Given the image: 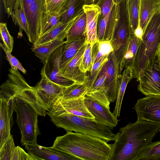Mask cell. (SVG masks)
Here are the masks:
<instances>
[{
    "mask_svg": "<svg viewBox=\"0 0 160 160\" xmlns=\"http://www.w3.org/2000/svg\"><path fill=\"white\" fill-rule=\"evenodd\" d=\"M67 0H45L47 11L49 15L59 13Z\"/></svg>",
    "mask_w": 160,
    "mask_h": 160,
    "instance_id": "cell-38",
    "label": "cell"
},
{
    "mask_svg": "<svg viewBox=\"0 0 160 160\" xmlns=\"http://www.w3.org/2000/svg\"><path fill=\"white\" fill-rule=\"evenodd\" d=\"M99 0H85V4L90 5L96 4Z\"/></svg>",
    "mask_w": 160,
    "mask_h": 160,
    "instance_id": "cell-45",
    "label": "cell"
},
{
    "mask_svg": "<svg viewBox=\"0 0 160 160\" xmlns=\"http://www.w3.org/2000/svg\"><path fill=\"white\" fill-rule=\"evenodd\" d=\"M6 12L8 17L11 16L13 6L16 0H2Z\"/></svg>",
    "mask_w": 160,
    "mask_h": 160,
    "instance_id": "cell-43",
    "label": "cell"
},
{
    "mask_svg": "<svg viewBox=\"0 0 160 160\" xmlns=\"http://www.w3.org/2000/svg\"><path fill=\"white\" fill-rule=\"evenodd\" d=\"M0 32L1 38L3 42V44L8 50L11 52L13 48V37L9 33L6 23L0 22Z\"/></svg>",
    "mask_w": 160,
    "mask_h": 160,
    "instance_id": "cell-37",
    "label": "cell"
},
{
    "mask_svg": "<svg viewBox=\"0 0 160 160\" xmlns=\"http://www.w3.org/2000/svg\"><path fill=\"white\" fill-rule=\"evenodd\" d=\"M138 160H160V140L150 143L142 152Z\"/></svg>",
    "mask_w": 160,
    "mask_h": 160,
    "instance_id": "cell-33",
    "label": "cell"
},
{
    "mask_svg": "<svg viewBox=\"0 0 160 160\" xmlns=\"http://www.w3.org/2000/svg\"><path fill=\"white\" fill-rule=\"evenodd\" d=\"M83 11L70 21L62 23L42 35L32 46L38 45L53 40L66 38L69 29Z\"/></svg>",
    "mask_w": 160,
    "mask_h": 160,
    "instance_id": "cell-21",
    "label": "cell"
},
{
    "mask_svg": "<svg viewBox=\"0 0 160 160\" xmlns=\"http://www.w3.org/2000/svg\"><path fill=\"white\" fill-rule=\"evenodd\" d=\"M83 9L87 18L86 42L92 46L99 41L97 28L100 8L96 4H85Z\"/></svg>",
    "mask_w": 160,
    "mask_h": 160,
    "instance_id": "cell-20",
    "label": "cell"
},
{
    "mask_svg": "<svg viewBox=\"0 0 160 160\" xmlns=\"http://www.w3.org/2000/svg\"><path fill=\"white\" fill-rule=\"evenodd\" d=\"M137 120L160 124V96L149 95L139 99L133 108Z\"/></svg>",
    "mask_w": 160,
    "mask_h": 160,
    "instance_id": "cell-14",
    "label": "cell"
},
{
    "mask_svg": "<svg viewBox=\"0 0 160 160\" xmlns=\"http://www.w3.org/2000/svg\"><path fill=\"white\" fill-rule=\"evenodd\" d=\"M159 131H160V129H159Z\"/></svg>",
    "mask_w": 160,
    "mask_h": 160,
    "instance_id": "cell-47",
    "label": "cell"
},
{
    "mask_svg": "<svg viewBox=\"0 0 160 160\" xmlns=\"http://www.w3.org/2000/svg\"><path fill=\"white\" fill-rule=\"evenodd\" d=\"M108 56H103L93 64L90 73L88 76L86 82L88 89L92 86L95 82L104 64L108 60Z\"/></svg>",
    "mask_w": 160,
    "mask_h": 160,
    "instance_id": "cell-34",
    "label": "cell"
},
{
    "mask_svg": "<svg viewBox=\"0 0 160 160\" xmlns=\"http://www.w3.org/2000/svg\"><path fill=\"white\" fill-rule=\"evenodd\" d=\"M10 160H37L34 156L24 150L19 146L15 147L12 154Z\"/></svg>",
    "mask_w": 160,
    "mask_h": 160,
    "instance_id": "cell-41",
    "label": "cell"
},
{
    "mask_svg": "<svg viewBox=\"0 0 160 160\" xmlns=\"http://www.w3.org/2000/svg\"><path fill=\"white\" fill-rule=\"evenodd\" d=\"M103 66L106 74L104 92L110 102L116 100L121 72L114 52L111 53Z\"/></svg>",
    "mask_w": 160,
    "mask_h": 160,
    "instance_id": "cell-13",
    "label": "cell"
},
{
    "mask_svg": "<svg viewBox=\"0 0 160 160\" xmlns=\"http://www.w3.org/2000/svg\"><path fill=\"white\" fill-rule=\"evenodd\" d=\"M132 35L125 0H121L118 20L110 41L120 69Z\"/></svg>",
    "mask_w": 160,
    "mask_h": 160,
    "instance_id": "cell-9",
    "label": "cell"
},
{
    "mask_svg": "<svg viewBox=\"0 0 160 160\" xmlns=\"http://www.w3.org/2000/svg\"><path fill=\"white\" fill-rule=\"evenodd\" d=\"M25 148L28 153L37 159L46 160H81L79 158L52 147H46L35 144H26Z\"/></svg>",
    "mask_w": 160,
    "mask_h": 160,
    "instance_id": "cell-18",
    "label": "cell"
},
{
    "mask_svg": "<svg viewBox=\"0 0 160 160\" xmlns=\"http://www.w3.org/2000/svg\"><path fill=\"white\" fill-rule=\"evenodd\" d=\"M88 92L86 82H76L66 87L59 98L65 99L77 98L85 96Z\"/></svg>",
    "mask_w": 160,
    "mask_h": 160,
    "instance_id": "cell-31",
    "label": "cell"
},
{
    "mask_svg": "<svg viewBox=\"0 0 160 160\" xmlns=\"http://www.w3.org/2000/svg\"><path fill=\"white\" fill-rule=\"evenodd\" d=\"M57 127L63 128L67 132L90 135L100 138L106 142L115 141L116 134L109 127L94 119L68 114L60 116L47 114Z\"/></svg>",
    "mask_w": 160,
    "mask_h": 160,
    "instance_id": "cell-5",
    "label": "cell"
},
{
    "mask_svg": "<svg viewBox=\"0 0 160 160\" xmlns=\"http://www.w3.org/2000/svg\"><path fill=\"white\" fill-rule=\"evenodd\" d=\"M160 9V0H140L139 25L143 31L153 16Z\"/></svg>",
    "mask_w": 160,
    "mask_h": 160,
    "instance_id": "cell-22",
    "label": "cell"
},
{
    "mask_svg": "<svg viewBox=\"0 0 160 160\" xmlns=\"http://www.w3.org/2000/svg\"><path fill=\"white\" fill-rule=\"evenodd\" d=\"M86 41V37L66 40L62 53L60 69L71 60Z\"/></svg>",
    "mask_w": 160,
    "mask_h": 160,
    "instance_id": "cell-23",
    "label": "cell"
},
{
    "mask_svg": "<svg viewBox=\"0 0 160 160\" xmlns=\"http://www.w3.org/2000/svg\"><path fill=\"white\" fill-rule=\"evenodd\" d=\"M132 34L139 25L140 0H126Z\"/></svg>",
    "mask_w": 160,
    "mask_h": 160,
    "instance_id": "cell-32",
    "label": "cell"
},
{
    "mask_svg": "<svg viewBox=\"0 0 160 160\" xmlns=\"http://www.w3.org/2000/svg\"><path fill=\"white\" fill-rule=\"evenodd\" d=\"M106 74L103 67L92 86L88 89V92L98 91H104Z\"/></svg>",
    "mask_w": 160,
    "mask_h": 160,
    "instance_id": "cell-40",
    "label": "cell"
},
{
    "mask_svg": "<svg viewBox=\"0 0 160 160\" xmlns=\"http://www.w3.org/2000/svg\"><path fill=\"white\" fill-rule=\"evenodd\" d=\"M138 81V89L142 94L160 96V57L158 52L149 61Z\"/></svg>",
    "mask_w": 160,
    "mask_h": 160,
    "instance_id": "cell-11",
    "label": "cell"
},
{
    "mask_svg": "<svg viewBox=\"0 0 160 160\" xmlns=\"http://www.w3.org/2000/svg\"><path fill=\"white\" fill-rule=\"evenodd\" d=\"M85 0H67L59 12L60 20L62 23L67 22L83 10Z\"/></svg>",
    "mask_w": 160,
    "mask_h": 160,
    "instance_id": "cell-24",
    "label": "cell"
},
{
    "mask_svg": "<svg viewBox=\"0 0 160 160\" xmlns=\"http://www.w3.org/2000/svg\"><path fill=\"white\" fill-rule=\"evenodd\" d=\"M158 54H159V56L160 57V45L158 51Z\"/></svg>",
    "mask_w": 160,
    "mask_h": 160,
    "instance_id": "cell-46",
    "label": "cell"
},
{
    "mask_svg": "<svg viewBox=\"0 0 160 160\" xmlns=\"http://www.w3.org/2000/svg\"><path fill=\"white\" fill-rule=\"evenodd\" d=\"M64 43L57 48L51 55L43 64L42 68L49 79L66 87L77 82L65 77L60 73L61 60Z\"/></svg>",
    "mask_w": 160,
    "mask_h": 160,
    "instance_id": "cell-15",
    "label": "cell"
},
{
    "mask_svg": "<svg viewBox=\"0 0 160 160\" xmlns=\"http://www.w3.org/2000/svg\"><path fill=\"white\" fill-rule=\"evenodd\" d=\"M121 0H99L96 4L100 8L97 25L99 41L112 39L119 15Z\"/></svg>",
    "mask_w": 160,
    "mask_h": 160,
    "instance_id": "cell-8",
    "label": "cell"
},
{
    "mask_svg": "<svg viewBox=\"0 0 160 160\" xmlns=\"http://www.w3.org/2000/svg\"><path fill=\"white\" fill-rule=\"evenodd\" d=\"M84 102L88 111L95 117V120L112 129L117 125L118 120L110 111V102L103 91L88 92L84 96Z\"/></svg>",
    "mask_w": 160,
    "mask_h": 160,
    "instance_id": "cell-10",
    "label": "cell"
},
{
    "mask_svg": "<svg viewBox=\"0 0 160 160\" xmlns=\"http://www.w3.org/2000/svg\"><path fill=\"white\" fill-rule=\"evenodd\" d=\"M8 78L0 87V98H19L31 105L39 115L45 117L47 109L35 86H30L18 70L10 68Z\"/></svg>",
    "mask_w": 160,
    "mask_h": 160,
    "instance_id": "cell-4",
    "label": "cell"
},
{
    "mask_svg": "<svg viewBox=\"0 0 160 160\" xmlns=\"http://www.w3.org/2000/svg\"><path fill=\"white\" fill-rule=\"evenodd\" d=\"M49 16L48 19L42 31L41 36L54 27L62 23L60 20L59 13H56L53 15H49Z\"/></svg>",
    "mask_w": 160,
    "mask_h": 160,
    "instance_id": "cell-42",
    "label": "cell"
},
{
    "mask_svg": "<svg viewBox=\"0 0 160 160\" xmlns=\"http://www.w3.org/2000/svg\"><path fill=\"white\" fill-rule=\"evenodd\" d=\"M84 97L65 99L58 98L48 110L47 114L60 116L68 114L94 119L95 117L90 112L84 102Z\"/></svg>",
    "mask_w": 160,
    "mask_h": 160,
    "instance_id": "cell-12",
    "label": "cell"
},
{
    "mask_svg": "<svg viewBox=\"0 0 160 160\" xmlns=\"http://www.w3.org/2000/svg\"><path fill=\"white\" fill-rule=\"evenodd\" d=\"M113 51V49L110 41H98L92 46V64L98 61L104 56H108Z\"/></svg>",
    "mask_w": 160,
    "mask_h": 160,
    "instance_id": "cell-29",
    "label": "cell"
},
{
    "mask_svg": "<svg viewBox=\"0 0 160 160\" xmlns=\"http://www.w3.org/2000/svg\"><path fill=\"white\" fill-rule=\"evenodd\" d=\"M132 78V68L131 67L125 68L120 78L116 105L112 112L116 118L120 116L122 103L125 90L128 83Z\"/></svg>",
    "mask_w": 160,
    "mask_h": 160,
    "instance_id": "cell-26",
    "label": "cell"
},
{
    "mask_svg": "<svg viewBox=\"0 0 160 160\" xmlns=\"http://www.w3.org/2000/svg\"><path fill=\"white\" fill-rule=\"evenodd\" d=\"M52 147L81 160H109L112 144L90 135L68 131L57 137Z\"/></svg>",
    "mask_w": 160,
    "mask_h": 160,
    "instance_id": "cell-2",
    "label": "cell"
},
{
    "mask_svg": "<svg viewBox=\"0 0 160 160\" xmlns=\"http://www.w3.org/2000/svg\"><path fill=\"white\" fill-rule=\"evenodd\" d=\"M143 33V31L139 25L135 30L134 34L138 38L141 39Z\"/></svg>",
    "mask_w": 160,
    "mask_h": 160,
    "instance_id": "cell-44",
    "label": "cell"
},
{
    "mask_svg": "<svg viewBox=\"0 0 160 160\" xmlns=\"http://www.w3.org/2000/svg\"><path fill=\"white\" fill-rule=\"evenodd\" d=\"M66 42L64 39L53 40L41 45L32 46V51L43 64L54 51Z\"/></svg>",
    "mask_w": 160,
    "mask_h": 160,
    "instance_id": "cell-25",
    "label": "cell"
},
{
    "mask_svg": "<svg viewBox=\"0 0 160 160\" xmlns=\"http://www.w3.org/2000/svg\"><path fill=\"white\" fill-rule=\"evenodd\" d=\"M0 148L11 136V130L13 123L14 111L13 98H0Z\"/></svg>",
    "mask_w": 160,
    "mask_h": 160,
    "instance_id": "cell-17",
    "label": "cell"
},
{
    "mask_svg": "<svg viewBox=\"0 0 160 160\" xmlns=\"http://www.w3.org/2000/svg\"><path fill=\"white\" fill-rule=\"evenodd\" d=\"M87 45L86 42L71 60L60 69V73L64 77L77 83L86 82L88 77L86 73L81 71L80 68Z\"/></svg>",
    "mask_w": 160,
    "mask_h": 160,
    "instance_id": "cell-19",
    "label": "cell"
},
{
    "mask_svg": "<svg viewBox=\"0 0 160 160\" xmlns=\"http://www.w3.org/2000/svg\"><path fill=\"white\" fill-rule=\"evenodd\" d=\"M14 111L17 114L16 122L21 131V143L37 144V137L40 134L38 125V113L28 103L16 97L13 98Z\"/></svg>",
    "mask_w": 160,
    "mask_h": 160,
    "instance_id": "cell-6",
    "label": "cell"
},
{
    "mask_svg": "<svg viewBox=\"0 0 160 160\" xmlns=\"http://www.w3.org/2000/svg\"><path fill=\"white\" fill-rule=\"evenodd\" d=\"M23 6L28 25L27 36L33 44L40 37L49 16L45 0H20Z\"/></svg>",
    "mask_w": 160,
    "mask_h": 160,
    "instance_id": "cell-7",
    "label": "cell"
},
{
    "mask_svg": "<svg viewBox=\"0 0 160 160\" xmlns=\"http://www.w3.org/2000/svg\"><path fill=\"white\" fill-rule=\"evenodd\" d=\"M0 47L5 52L6 58L11 66V69L15 70H19L24 74L26 73V71L21 65L18 60L12 56L9 51L3 44L0 43Z\"/></svg>",
    "mask_w": 160,
    "mask_h": 160,
    "instance_id": "cell-39",
    "label": "cell"
},
{
    "mask_svg": "<svg viewBox=\"0 0 160 160\" xmlns=\"http://www.w3.org/2000/svg\"><path fill=\"white\" fill-rule=\"evenodd\" d=\"M41 79L35 86L38 94L44 101L47 109L58 98L65 89L64 87L52 81L45 75L42 68Z\"/></svg>",
    "mask_w": 160,
    "mask_h": 160,
    "instance_id": "cell-16",
    "label": "cell"
},
{
    "mask_svg": "<svg viewBox=\"0 0 160 160\" xmlns=\"http://www.w3.org/2000/svg\"><path fill=\"white\" fill-rule=\"evenodd\" d=\"M15 147L12 135L0 148V160H10L12 154Z\"/></svg>",
    "mask_w": 160,
    "mask_h": 160,
    "instance_id": "cell-36",
    "label": "cell"
},
{
    "mask_svg": "<svg viewBox=\"0 0 160 160\" xmlns=\"http://www.w3.org/2000/svg\"><path fill=\"white\" fill-rule=\"evenodd\" d=\"M140 39L134 34L131 35L130 42L120 68L121 72L124 68L128 67L132 68Z\"/></svg>",
    "mask_w": 160,
    "mask_h": 160,
    "instance_id": "cell-30",
    "label": "cell"
},
{
    "mask_svg": "<svg viewBox=\"0 0 160 160\" xmlns=\"http://www.w3.org/2000/svg\"><path fill=\"white\" fill-rule=\"evenodd\" d=\"M13 22L19 27L18 35L22 37V31L28 34L27 22L23 6L20 0H16L11 15Z\"/></svg>",
    "mask_w": 160,
    "mask_h": 160,
    "instance_id": "cell-27",
    "label": "cell"
},
{
    "mask_svg": "<svg viewBox=\"0 0 160 160\" xmlns=\"http://www.w3.org/2000/svg\"><path fill=\"white\" fill-rule=\"evenodd\" d=\"M160 45V9L152 17L140 40L132 67L133 78L138 81L149 61L158 52Z\"/></svg>",
    "mask_w": 160,
    "mask_h": 160,
    "instance_id": "cell-3",
    "label": "cell"
},
{
    "mask_svg": "<svg viewBox=\"0 0 160 160\" xmlns=\"http://www.w3.org/2000/svg\"><path fill=\"white\" fill-rule=\"evenodd\" d=\"M87 18L84 11L69 29L66 40L86 37Z\"/></svg>",
    "mask_w": 160,
    "mask_h": 160,
    "instance_id": "cell-28",
    "label": "cell"
},
{
    "mask_svg": "<svg viewBox=\"0 0 160 160\" xmlns=\"http://www.w3.org/2000/svg\"><path fill=\"white\" fill-rule=\"evenodd\" d=\"M160 128V124L143 120H137L120 128L112 144L109 160H138Z\"/></svg>",
    "mask_w": 160,
    "mask_h": 160,
    "instance_id": "cell-1",
    "label": "cell"
},
{
    "mask_svg": "<svg viewBox=\"0 0 160 160\" xmlns=\"http://www.w3.org/2000/svg\"><path fill=\"white\" fill-rule=\"evenodd\" d=\"M92 46L91 44L87 43L80 67L81 71L84 73H86L88 71L90 72L93 65L92 56Z\"/></svg>",
    "mask_w": 160,
    "mask_h": 160,
    "instance_id": "cell-35",
    "label": "cell"
}]
</instances>
